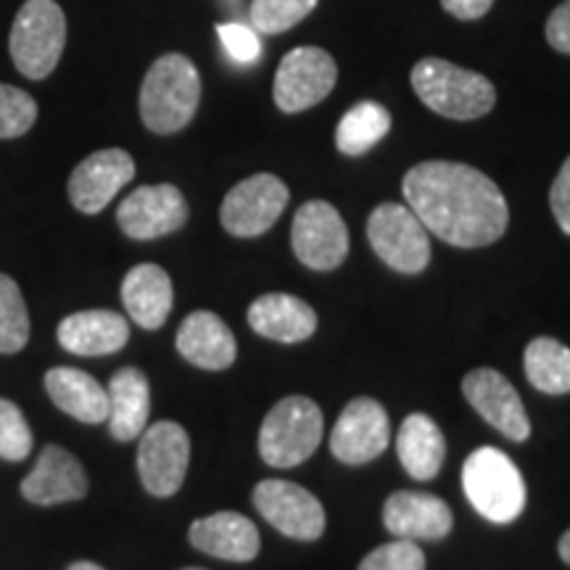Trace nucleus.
I'll return each instance as SVG.
<instances>
[{"mask_svg":"<svg viewBox=\"0 0 570 570\" xmlns=\"http://www.w3.org/2000/svg\"><path fill=\"white\" fill-rule=\"evenodd\" d=\"M404 198L428 233L444 244L481 248L508 230L510 209L499 185L460 161H423L404 175Z\"/></svg>","mask_w":570,"mask_h":570,"instance_id":"1","label":"nucleus"},{"mask_svg":"<svg viewBox=\"0 0 570 570\" xmlns=\"http://www.w3.org/2000/svg\"><path fill=\"white\" fill-rule=\"evenodd\" d=\"M202 75L183 53H167L151 63L140 88V119L156 135L180 132L196 117Z\"/></svg>","mask_w":570,"mask_h":570,"instance_id":"2","label":"nucleus"},{"mask_svg":"<svg viewBox=\"0 0 570 570\" xmlns=\"http://www.w3.org/2000/svg\"><path fill=\"white\" fill-rule=\"evenodd\" d=\"M412 88L428 109L458 122L487 117L497 104L489 77L444 59H420L412 69Z\"/></svg>","mask_w":570,"mask_h":570,"instance_id":"3","label":"nucleus"},{"mask_svg":"<svg viewBox=\"0 0 570 570\" xmlns=\"http://www.w3.org/2000/svg\"><path fill=\"white\" fill-rule=\"evenodd\" d=\"M462 487L481 518L508 525L525 510V481L502 449L481 446L465 460Z\"/></svg>","mask_w":570,"mask_h":570,"instance_id":"4","label":"nucleus"},{"mask_svg":"<svg viewBox=\"0 0 570 570\" xmlns=\"http://www.w3.org/2000/svg\"><path fill=\"white\" fill-rule=\"evenodd\" d=\"M323 410L306 396L281 399L267 412L259 431V454L273 468H296L315 454L323 441Z\"/></svg>","mask_w":570,"mask_h":570,"instance_id":"5","label":"nucleus"},{"mask_svg":"<svg viewBox=\"0 0 570 570\" xmlns=\"http://www.w3.org/2000/svg\"><path fill=\"white\" fill-rule=\"evenodd\" d=\"M67 46V17L56 0H27L11 27V59L30 80H46Z\"/></svg>","mask_w":570,"mask_h":570,"instance_id":"6","label":"nucleus"},{"mask_svg":"<svg viewBox=\"0 0 570 570\" xmlns=\"http://www.w3.org/2000/svg\"><path fill=\"white\" fill-rule=\"evenodd\" d=\"M367 238L377 259L404 275L423 273L431 262V238L410 206L381 204L367 219Z\"/></svg>","mask_w":570,"mask_h":570,"instance_id":"7","label":"nucleus"},{"mask_svg":"<svg viewBox=\"0 0 570 570\" xmlns=\"http://www.w3.org/2000/svg\"><path fill=\"white\" fill-rule=\"evenodd\" d=\"M338 67L333 56L315 46L294 48L283 56L275 75V104L285 114L312 109L336 88Z\"/></svg>","mask_w":570,"mask_h":570,"instance_id":"8","label":"nucleus"},{"mask_svg":"<svg viewBox=\"0 0 570 570\" xmlns=\"http://www.w3.org/2000/svg\"><path fill=\"white\" fill-rule=\"evenodd\" d=\"M288 185L281 177L259 173L227 190L219 219L235 238H256L267 233L288 206Z\"/></svg>","mask_w":570,"mask_h":570,"instance_id":"9","label":"nucleus"},{"mask_svg":"<svg viewBox=\"0 0 570 570\" xmlns=\"http://www.w3.org/2000/svg\"><path fill=\"white\" fill-rule=\"evenodd\" d=\"M190 462V439L180 423L159 420L140 433L138 473L151 497H173L180 491Z\"/></svg>","mask_w":570,"mask_h":570,"instance_id":"10","label":"nucleus"},{"mask_svg":"<svg viewBox=\"0 0 570 570\" xmlns=\"http://www.w3.org/2000/svg\"><path fill=\"white\" fill-rule=\"evenodd\" d=\"M296 259L317 273L336 269L348 254V230L338 209L327 202H306L291 227Z\"/></svg>","mask_w":570,"mask_h":570,"instance_id":"11","label":"nucleus"},{"mask_svg":"<svg viewBox=\"0 0 570 570\" xmlns=\"http://www.w3.org/2000/svg\"><path fill=\"white\" fill-rule=\"evenodd\" d=\"M254 504L259 515L283 537L298 541H315L325 531V508L304 487L281 479L256 483Z\"/></svg>","mask_w":570,"mask_h":570,"instance_id":"12","label":"nucleus"},{"mask_svg":"<svg viewBox=\"0 0 570 570\" xmlns=\"http://www.w3.org/2000/svg\"><path fill=\"white\" fill-rule=\"evenodd\" d=\"M188 202L175 185H142L119 204L117 223L132 240H154L188 223Z\"/></svg>","mask_w":570,"mask_h":570,"instance_id":"13","label":"nucleus"},{"mask_svg":"<svg viewBox=\"0 0 570 570\" xmlns=\"http://www.w3.org/2000/svg\"><path fill=\"white\" fill-rule=\"evenodd\" d=\"M462 394H465L470 407L479 412L491 428H497L504 439L520 444L531 436V420L525 415L520 394L502 373L491 367L470 370L462 377Z\"/></svg>","mask_w":570,"mask_h":570,"instance_id":"14","label":"nucleus"},{"mask_svg":"<svg viewBox=\"0 0 570 570\" xmlns=\"http://www.w3.org/2000/svg\"><path fill=\"white\" fill-rule=\"evenodd\" d=\"M391 439V423L381 402L360 396L348 402L331 433V452L344 465H365L381 458Z\"/></svg>","mask_w":570,"mask_h":570,"instance_id":"15","label":"nucleus"},{"mask_svg":"<svg viewBox=\"0 0 570 570\" xmlns=\"http://www.w3.org/2000/svg\"><path fill=\"white\" fill-rule=\"evenodd\" d=\"M135 177L132 156L122 148H104L77 164L69 177V202L77 212L98 214Z\"/></svg>","mask_w":570,"mask_h":570,"instance_id":"16","label":"nucleus"},{"mask_svg":"<svg viewBox=\"0 0 570 570\" xmlns=\"http://www.w3.org/2000/svg\"><path fill=\"white\" fill-rule=\"evenodd\" d=\"M383 523L396 539L439 541L449 537L454 515L441 497L425 491H396L383 504Z\"/></svg>","mask_w":570,"mask_h":570,"instance_id":"17","label":"nucleus"},{"mask_svg":"<svg viewBox=\"0 0 570 570\" xmlns=\"http://www.w3.org/2000/svg\"><path fill=\"white\" fill-rule=\"evenodd\" d=\"M19 491L27 502L40 504V508L75 502V499L88 494V475H85V468L77 462L75 454L48 444L35 462L32 473L21 481Z\"/></svg>","mask_w":570,"mask_h":570,"instance_id":"18","label":"nucleus"},{"mask_svg":"<svg viewBox=\"0 0 570 570\" xmlns=\"http://www.w3.org/2000/svg\"><path fill=\"white\" fill-rule=\"evenodd\" d=\"M190 544L198 552L212 554L217 560L248 562L262 550V539L256 525L240 512H214L209 518H198L188 531Z\"/></svg>","mask_w":570,"mask_h":570,"instance_id":"19","label":"nucleus"},{"mask_svg":"<svg viewBox=\"0 0 570 570\" xmlns=\"http://www.w3.org/2000/svg\"><path fill=\"white\" fill-rule=\"evenodd\" d=\"M177 352L202 370H227L238 356V344L230 327L214 312H194L177 331Z\"/></svg>","mask_w":570,"mask_h":570,"instance_id":"20","label":"nucleus"},{"mask_svg":"<svg viewBox=\"0 0 570 570\" xmlns=\"http://www.w3.org/2000/svg\"><path fill=\"white\" fill-rule=\"evenodd\" d=\"M248 325L262 338L277 341V344H302L315 336L317 315L304 298L267 294L248 306Z\"/></svg>","mask_w":570,"mask_h":570,"instance_id":"21","label":"nucleus"},{"mask_svg":"<svg viewBox=\"0 0 570 570\" xmlns=\"http://www.w3.org/2000/svg\"><path fill=\"white\" fill-rule=\"evenodd\" d=\"M130 325L111 309L77 312L61 320L59 344L77 356H104L125 348Z\"/></svg>","mask_w":570,"mask_h":570,"instance_id":"22","label":"nucleus"},{"mask_svg":"<svg viewBox=\"0 0 570 570\" xmlns=\"http://www.w3.org/2000/svg\"><path fill=\"white\" fill-rule=\"evenodd\" d=\"M173 281L159 265H138L122 281V304L132 323L159 331L173 312Z\"/></svg>","mask_w":570,"mask_h":570,"instance_id":"23","label":"nucleus"},{"mask_svg":"<svg viewBox=\"0 0 570 570\" xmlns=\"http://www.w3.org/2000/svg\"><path fill=\"white\" fill-rule=\"evenodd\" d=\"M109 431L117 441L138 439L148 428L151 386L138 367H122L109 381Z\"/></svg>","mask_w":570,"mask_h":570,"instance_id":"24","label":"nucleus"},{"mask_svg":"<svg viewBox=\"0 0 570 570\" xmlns=\"http://www.w3.org/2000/svg\"><path fill=\"white\" fill-rule=\"evenodd\" d=\"M46 391L61 412L88 425L109 420V391L96 377L75 367H53L46 373Z\"/></svg>","mask_w":570,"mask_h":570,"instance_id":"25","label":"nucleus"},{"mask_svg":"<svg viewBox=\"0 0 570 570\" xmlns=\"http://www.w3.org/2000/svg\"><path fill=\"white\" fill-rule=\"evenodd\" d=\"M396 452L402 465L415 481H433L446 458V439L436 420L412 412L404 417L396 436Z\"/></svg>","mask_w":570,"mask_h":570,"instance_id":"26","label":"nucleus"},{"mask_svg":"<svg viewBox=\"0 0 570 570\" xmlns=\"http://www.w3.org/2000/svg\"><path fill=\"white\" fill-rule=\"evenodd\" d=\"M391 130V114L386 106L362 101L341 117L336 130V146L346 156H362L377 146Z\"/></svg>","mask_w":570,"mask_h":570,"instance_id":"27","label":"nucleus"},{"mask_svg":"<svg viewBox=\"0 0 570 570\" xmlns=\"http://www.w3.org/2000/svg\"><path fill=\"white\" fill-rule=\"evenodd\" d=\"M525 377L541 394H570V348L554 338H533L525 346Z\"/></svg>","mask_w":570,"mask_h":570,"instance_id":"28","label":"nucleus"},{"mask_svg":"<svg viewBox=\"0 0 570 570\" xmlns=\"http://www.w3.org/2000/svg\"><path fill=\"white\" fill-rule=\"evenodd\" d=\"M30 341V315L13 277L0 273V354H17Z\"/></svg>","mask_w":570,"mask_h":570,"instance_id":"29","label":"nucleus"},{"mask_svg":"<svg viewBox=\"0 0 570 570\" xmlns=\"http://www.w3.org/2000/svg\"><path fill=\"white\" fill-rule=\"evenodd\" d=\"M317 3L320 0H254L252 21L259 32L281 35L309 17Z\"/></svg>","mask_w":570,"mask_h":570,"instance_id":"30","label":"nucleus"},{"mask_svg":"<svg viewBox=\"0 0 570 570\" xmlns=\"http://www.w3.org/2000/svg\"><path fill=\"white\" fill-rule=\"evenodd\" d=\"M38 119V104L30 92L0 82V140L21 138Z\"/></svg>","mask_w":570,"mask_h":570,"instance_id":"31","label":"nucleus"},{"mask_svg":"<svg viewBox=\"0 0 570 570\" xmlns=\"http://www.w3.org/2000/svg\"><path fill=\"white\" fill-rule=\"evenodd\" d=\"M35 439L27 417L17 404L0 399V458L9 462H21L32 454Z\"/></svg>","mask_w":570,"mask_h":570,"instance_id":"32","label":"nucleus"},{"mask_svg":"<svg viewBox=\"0 0 570 570\" xmlns=\"http://www.w3.org/2000/svg\"><path fill=\"white\" fill-rule=\"evenodd\" d=\"M360 570H425V554L417 541L396 539L370 552Z\"/></svg>","mask_w":570,"mask_h":570,"instance_id":"33","label":"nucleus"},{"mask_svg":"<svg viewBox=\"0 0 570 570\" xmlns=\"http://www.w3.org/2000/svg\"><path fill=\"white\" fill-rule=\"evenodd\" d=\"M217 35L235 61L252 63L262 56V42L246 24H219Z\"/></svg>","mask_w":570,"mask_h":570,"instance_id":"34","label":"nucleus"},{"mask_svg":"<svg viewBox=\"0 0 570 570\" xmlns=\"http://www.w3.org/2000/svg\"><path fill=\"white\" fill-rule=\"evenodd\" d=\"M550 206H552L554 219H558L560 230L570 235V156L560 167L558 177H554L552 190H550Z\"/></svg>","mask_w":570,"mask_h":570,"instance_id":"35","label":"nucleus"},{"mask_svg":"<svg viewBox=\"0 0 570 570\" xmlns=\"http://www.w3.org/2000/svg\"><path fill=\"white\" fill-rule=\"evenodd\" d=\"M547 42L554 51L570 56V0L560 3L547 19Z\"/></svg>","mask_w":570,"mask_h":570,"instance_id":"36","label":"nucleus"},{"mask_svg":"<svg viewBox=\"0 0 570 570\" xmlns=\"http://www.w3.org/2000/svg\"><path fill=\"white\" fill-rule=\"evenodd\" d=\"M491 6H494V0H441V9L460 21H475L487 17Z\"/></svg>","mask_w":570,"mask_h":570,"instance_id":"37","label":"nucleus"},{"mask_svg":"<svg viewBox=\"0 0 570 570\" xmlns=\"http://www.w3.org/2000/svg\"><path fill=\"white\" fill-rule=\"evenodd\" d=\"M558 552H560V558H562V562H566V566H570V529L562 533L560 537V544H558Z\"/></svg>","mask_w":570,"mask_h":570,"instance_id":"38","label":"nucleus"},{"mask_svg":"<svg viewBox=\"0 0 570 570\" xmlns=\"http://www.w3.org/2000/svg\"><path fill=\"white\" fill-rule=\"evenodd\" d=\"M69 570H104V568H101V566H96V562L80 560V562H71Z\"/></svg>","mask_w":570,"mask_h":570,"instance_id":"39","label":"nucleus"},{"mask_svg":"<svg viewBox=\"0 0 570 570\" xmlns=\"http://www.w3.org/2000/svg\"><path fill=\"white\" fill-rule=\"evenodd\" d=\"M185 570H204V568H185Z\"/></svg>","mask_w":570,"mask_h":570,"instance_id":"40","label":"nucleus"}]
</instances>
